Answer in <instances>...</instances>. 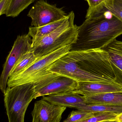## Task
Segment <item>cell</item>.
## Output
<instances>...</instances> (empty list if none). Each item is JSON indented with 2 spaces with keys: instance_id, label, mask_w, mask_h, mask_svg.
<instances>
[{
  "instance_id": "obj_1",
  "label": "cell",
  "mask_w": 122,
  "mask_h": 122,
  "mask_svg": "<svg viewBox=\"0 0 122 122\" xmlns=\"http://www.w3.org/2000/svg\"><path fill=\"white\" fill-rule=\"evenodd\" d=\"M104 3L87 10L86 20L78 26L76 41L70 51L103 49L122 34V20L110 11Z\"/></svg>"
},
{
  "instance_id": "obj_2",
  "label": "cell",
  "mask_w": 122,
  "mask_h": 122,
  "mask_svg": "<svg viewBox=\"0 0 122 122\" xmlns=\"http://www.w3.org/2000/svg\"><path fill=\"white\" fill-rule=\"evenodd\" d=\"M68 54L75 62L78 82H115L116 76L105 50L70 51Z\"/></svg>"
},
{
  "instance_id": "obj_3",
  "label": "cell",
  "mask_w": 122,
  "mask_h": 122,
  "mask_svg": "<svg viewBox=\"0 0 122 122\" xmlns=\"http://www.w3.org/2000/svg\"><path fill=\"white\" fill-rule=\"evenodd\" d=\"M74 14L71 11L64 23L54 31L42 39L31 51L38 58L61 48L72 46L76 41L78 26L74 24Z\"/></svg>"
},
{
  "instance_id": "obj_4",
  "label": "cell",
  "mask_w": 122,
  "mask_h": 122,
  "mask_svg": "<svg viewBox=\"0 0 122 122\" xmlns=\"http://www.w3.org/2000/svg\"><path fill=\"white\" fill-rule=\"evenodd\" d=\"M4 95V106L8 122H24L27 108L32 101L35 99L33 84L8 86Z\"/></svg>"
},
{
  "instance_id": "obj_5",
  "label": "cell",
  "mask_w": 122,
  "mask_h": 122,
  "mask_svg": "<svg viewBox=\"0 0 122 122\" xmlns=\"http://www.w3.org/2000/svg\"><path fill=\"white\" fill-rule=\"evenodd\" d=\"M71 46H67L39 58L29 67L19 74L9 77L8 87L15 86L27 83H34L52 73L49 71L51 65L57 60L71 51Z\"/></svg>"
},
{
  "instance_id": "obj_6",
  "label": "cell",
  "mask_w": 122,
  "mask_h": 122,
  "mask_svg": "<svg viewBox=\"0 0 122 122\" xmlns=\"http://www.w3.org/2000/svg\"><path fill=\"white\" fill-rule=\"evenodd\" d=\"M35 99L40 97L67 93H76L78 82L56 73H51L33 83Z\"/></svg>"
},
{
  "instance_id": "obj_7",
  "label": "cell",
  "mask_w": 122,
  "mask_h": 122,
  "mask_svg": "<svg viewBox=\"0 0 122 122\" xmlns=\"http://www.w3.org/2000/svg\"><path fill=\"white\" fill-rule=\"evenodd\" d=\"M31 19L32 26L38 27L64 19L68 14L63 9L51 5L44 0L37 1L28 14Z\"/></svg>"
},
{
  "instance_id": "obj_8",
  "label": "cell",
  "mask_w": 122,
  "mask_h": 122,
  "mask_svg": "<svg viewBox=\"0 0 122 122\" xmlns=\"http://www.w3.org/2000/svg\"><path fill=\"white\" fill-rule=\"evenodd\" d=\"M32 50V39L27 34L18 36L7 56L0 77V89L3 94L6 90L10 72L24 54Z\"/></svg>"
},
{
  "instance_id": "obj_9",
  "label": "cell",
  "mask_w": 122,
  "mask_h": 122,
  "mask_svg": "<svg viewBox=\"0 0 122 122\" xmlns=\"http://www.w3.org/2000/svg\"><path fill=\"white\" fill-rule=\"evenodd\" d=\"M66 107L52 104L43 99L36 102L32 112V122H60Z\"/></svg>"
},
{
  "instance_id": "obj_10",
  "label": "cell",
  "mask_w": 122,
  "mask_h": 122,
  "mask_svg": "<svg viewBox=\"0 0 122 122\" xmlns=\"http://www.w3.org/2000/svg\"><path fill=\"white\" fill-rule=\"evenodd\" d=\"M119 92H122V86L115 82L82 81L78 82L76 93L82 96H86Z\"/></svg>"
},
{
  "instance_id": "obj_11",
  "label": "cell",
  "mask_w": 122,
  "mask_h": 122,
  "mask_svg": "<svg viewBox=\"0 0 122 122\" xmlns=\"http://www.w3.org/2000/svg\"><path fill=\"white\" fill-rule=\"evenodd\" d=\"M103 49L109 54L116 76L115 82L122 86V41L115 39Z\"/></svg>"
},
{
  "instance_id": "obj_12",
  "label": "cell",
  "mask_w": 122,
  "mask_h": 122,
  "mask_svg": "<svg viewBox=\"0 0 122 122\" xmlns=\"http://www.w3.org/2000/svg\"><path fill=\"white\" fill-rule=\"evenodd\" d=\"M42 99L52 104L69 108H76L81 105L86 104L85 96L75 93L43 96Z\"/></svg>"
},
{
  "instance_id": "obj_13",
  "label": "cell",
  "mask_w": 122,
  "mask_h": 122,
  "mask_svg": "<svg viewBox=\"0 0 122 122\" xmlns=\"http://www.w3.org/2000/svg\"><path fill=\"white\" fill-rule=\"evenodd\" d=\"M85 97L87 104L122 106V92L97 94Z\"/></svg>"
},
{
  "instance_id": "obj_14",
  "label": "cell",
  "mask_w": 122,
  "mask_h": 122,
  "mask_svg": "<svg viewBox=\"0 0 122 122\" xmlns=\"http://www.w3.org/2000/svg\"><path fill=\"white\" fill-rule=\"evenodd\" d=\"M67 17L68 16L64 19L40 27H29L28 34L32 39V48L37 45L42 39L54 31L64 23Z\"/></svg>"
},
{
  "instance_id": "obj_15",
  "label": "cell",
  "mask_w": 122,
  "mask_h": 122,
  "mask_svg": "<svg viewBox=\"0 0 122 122\" xmlns=\"http://www.w3.org/2000/svg\"><path fill=\"white\" fill-rule=\"evenodd\" d=\"M38 59L32 51L24 54L11 70L9 78L15 76L23 72Z\"/></svg>"
},
{
  "instance_id": "obj_16",
  "label": "cell",
  "mask_w": 122,
  "mask_h": 122,
  "mask_svg": "<svg viewBox=\"0 0 122 122\" xmlns=\"http://www.w3.org/2000/svg\"><path fill=\"white\" fill-rule=\"evenodd\" d=\"M76 109L92 112H107L119 115L122 113V106L108 105H91L84 104L78 106Z\"/></svg>"
},
{
  "instance_id": "obj_17",
  "label": "cell",
  "mask_w": 122,
  "mask_h": 122,
  "mask_svg": "<svg viewBox=\"0 0 122 122\" xmlns=\"http://www.w3.org/2000/svg\"><path fill=\"white\" fill-rule=\"evenodd\" d=\"M35 0H11L6 16L13 18L18 16Z\"/></svg>"
},
{
  "instance_id": "obj_18",
  "label": "cell",
  "mask_w": 122,
  "mask_h": 122,
  "mask_svg": "<svg viewBox=\"0 0 122 122\" xmlns=\"http://www.w3.org/2000/svg\"><path fill=\"white\" fill-rule=\"evenodd\" d=\"M118 115L107 112H97L89 118L80 122H101L107 120H117Z\"/></svg>"
},
{
  "instance_id": "obj_19",
  "label": "cell",
  "mask_w": 122,
  "mask_h": 122,
  "mask_svg": "<svg viewBox=\"0 0 122 122\" xmlns=\"http://www.w3.org/2000/svg\"><path fill=\"white\" fill-rule=\"evenodd\" d=\"M104 3L110 11L122 20V0H105Z\"/></svg>"
},
{
  "instance_id": "obj_20",
  "label": "cell",
  "mask_w": 122,
  "mask_h": 122,
  "mask_svg": "<svg viewBox=\"0 0 122 122\" xmlns=\"http://www.w3.org/2000/svg\"><path fill=\"white\" fill-rule=\"evenodd\" d=\"M96 113L83 110L73 111L63 122H80L90 117Z\"/></svg>"
},
{
  "instance_id": "obj_21",
  "label": "cell",
  "mask_w": 122,
  "mask_h": 122,
  "mask_svg": "<svg viewBox=\"0 0 122 122\" xmlns=\"http://www.w3.org/2000/svg\"><path fill=\"white\" fill-rule=\"evenodd\" d=\"M11 1V0H0V15H6Z\"/></svg>"
},
{
  "instance_id": "obj_22",
  "label": "cell",
  "mask_w": 122,
  "mask_h": 122,
  "mask_svg": "<svg viewBox=\"0 0 122 122\" xmlns=\"http://www.w3.org/2000/svg\"><path fill=\"white\" fill-rule=\"evenodd\" d=\"M87 1L89 5L88 9H91L96 8L102 3H104L105 0H85Z\"/></svg>"
},
{
  "instance_id": "obj_23",
  "label": "cell",
  "mask_w": 122,
  "mask_h": 122,
  "mask_svg": "<svg viewBox=\"0 0 122 122\" xmlns=\"http://www.w3.org/2000/svg\"><path fill=\"white\" fill-rule=\"evenodd\" d=\"M117 120L120 122H122V113L119 115L117 118Z\"/></svg>"
},
{
  "instance_id": "obj_24",
  "label": "cell",
  "mask_w": 122,
  "mask_h": 122,
  "mask_svg": "<svg viewBox=\"0 0 122 122\" xmlns=\"http://www.w3.org/2000/svg\"><path fill=\"white\" fill-rule=\"evenodd\" d=\"M101 122H120L119 121L117 120H107V121H103Z\"/></svg>"
}]
</instances>
